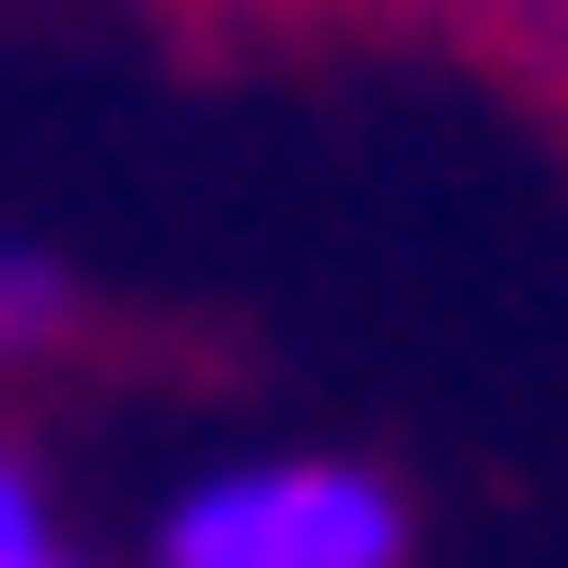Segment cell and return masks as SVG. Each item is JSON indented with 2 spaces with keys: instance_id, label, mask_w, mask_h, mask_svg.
<instances>
[{
  "instance_id": "cell-2",
  "label": "cell",
  "mask_w": 568,
  "mask_h": 568,
  "mask_svg": "<svg viewBox=\"0 0 568 568\" xmlns=\"http://www.w3.org/2000/svg\"><path fill=\"white\" fill-rule=\"evenodd\" d=\"M0 568H78L62 538H47V507H31V476L0 462Z\"/></svg>"
},
{
  "instance_id": "cell-1",
  "label": "cell",
  "mask_w": 568,
  "mask_h": 568,
  "mask_svg": "<svg viewBox=\"0 0 568 568\" xmlns=\"http://www.w3.org/2000/svg\"><path fill=\"white\" fill-rule=\"evenodd\" d=\"M154 568H399V491L354 462H246L154 523Z\"/></svg>"
},
{
  "instance_id": "cell-3",
  "label": "cell",
  "mask_w": 568,
  "mask_h": 568,
  "mask_svg": "<svg viewBox=\"0 0 568 568\" xmlns=\"http://www.w3.org/2000/svg\"><path fill=\"white\" fill-rule=\"evenodd\" d=\"M47 323H62V277H47V262H16V246H0V338H47Z\"/></svg>"
}]
</instances>
